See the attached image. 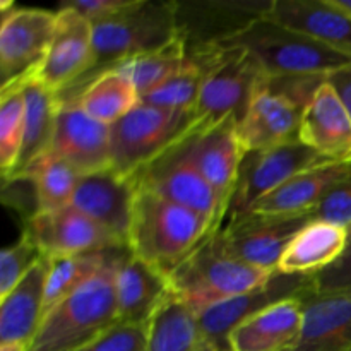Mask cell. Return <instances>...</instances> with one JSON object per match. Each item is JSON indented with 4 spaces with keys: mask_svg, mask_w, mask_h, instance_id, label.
Returning <instances> with one entry per match:
<instances>
[{
    "mask_svg": "<svg viewBox=\"0 0 351 351\" xmlns=\"http://www.w3.org/2000/svg\"><path fill=\"white\" fill-rule=\"evenodd\" d=\"M215 232L199 213L136 185L129 249L137 259L168 274Z\"/></svg>",
    "mask_w": 351,
    "mask_h": 351,
    "instance_id": "cell-1",
    "label": "cell"
},
{
    "mask_svg": "<svg viewBox=\"0 0 351 351\" xmlns=\"http://www.w3.org/2000/svg\"><path fill=\"white\" fill-rule=\"evenodd\" d=\"M130 254V249L120 254L55 305L43 317L29 351H79L119 324L115 280Z\"/></svg>",
    "mask_w": 351,
    "mask_h": 351,
    "instance_id": "cell-2",
    "label": "cell"
},
{
    "mask_svg": "<svg viewBox=\"0 0 351 351\" xmlns=\"http://www.w3.org/2000/svg\"><path fill=\"white\" fill-rule=\"evenodd\" d=\"M91 24L95 65L93 71L69 91L72 96L67 101H72L79 91L101 72L110 71L137 55L167 47L180 36L177 2L130 0L125 9ZM69 93L62 95L60 99L67 98Z\"/></svg>",
    "mask_w": 351,
    "mask_h": 351,
    "instance_id": "cell-3",
    "label": "cell"
},
{
    "mask_svg": "<svg viewBox=\"0 0 351 351\" xmlns=\"http://www.w3.org/2000/svg\"><path fill=\"white\" fill-rule=\"evenodd\" d=\"M219 230L168 273L175 298L195 315L219 302L261 287L276 273L235 259L223 245Z\"/></svg>",
    "mask_w": 351,
    "mask_h": 351,
    "instance_id": "cell-4",
    "label": "cell"
},
{
    "mask_svg": "<svg viewBox=\"0 0 351 351\" xmlns=\"http://www.w3.org/2000/svg\"><path fill=\"white\" fill-rule=\"evenodd\" d=\"M221 47H240L249 51L267 75H326L351 58L267 16L247 24Z\"/></svg>",
    "mask_w": 351,
    "mask_h": 351,
    "instance_id": "cell-5",
    "label": "cell"
},
{
    "mask_svg": "<svg viewBox=\"0 0 351 351\" xmlns=\"http://www.w3.org/2000/svg\"><path fill=\"white\" fill-rule=\"evenodd\" d=\"M187 53L197 55L206 67L194 112L197 125H211L225 119L242 122L267 75L259 62L240 47L211 45L187 50Z\"/></svg>",
    "mask_w": 351,
    "mask_h": 351,
    "instance_id": "cell-6",
    "label": "cell"
},
{
    "mask_svg": "<svg viewBox=\"0 0 351 351\" xmlns=\"http://www.w3.org/2000/svg\"><path fill=\"white\" fill-rule=\"evenodd\" d=\"M197 125L194 113L170 112L139 103L112 129V168L125 177L180 143Z\"/></svg>",
    "mask_w": 351,
    "mask_h": 351,
    "instance_id": "cell-7",
    "label": "cell"
},
{
    "mask_svg": "<svg viewBox=\"0 0 351 351\" xmlns=\"http://www.w3.org/2000/svg\"><path fill=\"white\" fill-rule=\"evenodd\" d=\"M0 93L23 88L36 79L57 24V12L34 7H16L12 2L0 3Z\"/></svg>",
    "mask_w": 351,
    "mask_h": 351,
    "instance_id": "cell-8",
    "label": "cell"
},
{
    "mask_svg": "<svg viewBox=\"0 0 351 351\" xmlns=\"http://www.w3.org/2000/svg\"><path fill=\"white\" fill-rule=\"evenodd\" d=\"M132 180L137 187L147 189L175 204L199 213L208 218L215 228L219 230L225 225L228 213L223 208L215 189L182 149V141L137 170L132 175Z\"/></svg>",
    "mask_w": 351,
    "mask_h": 351,
    "instance_id": "cell-9",
    "label": "cell"
},
{
    "mask_svg": "<svg viewBox=\"0 0 351 351\" xmlns=\"http://www.w3.org/2000/svg\"><path fill=\"white\" fill-rule=\"evenodd\" d=\"M326 163H331V160L300 141H291L266 151H247L240 165L239 182L230 204L228 218L245 215L259 199L291 177Z\"/></svg>",
    "mask_w": 351,
    "mask_h": 351,
    "instance_id": "cell-10",
    "label": "cell"
},
{
    "mask_svg": "<svg viewBox=\"0 0 351 351\" xmlns=\"http://www.w3.org/2000/svg\"><path fill=\"white\" fill-rule=\"evenodd\" d=\"M315 295L314 276L307 274H285L276 271L261 287L247 293L219 302L197 314L199 326L206 338L218 351H232L228 338L233 329L264 308L290 298H308Z\"/></svg>",
    "mask_w": 351,
    "mask_h": 351,
    "instance_id": "cell-11",
    "label": "cell"
},
{
    "mask_svg": "<svg viewBox=\"0 0 351 351\" xmlns=\"http://www.w3.org/2000/svg\"><path fill=\"white\" fill-rule=\"evenodd\" d=\"M308 221H312L311 215L266 216L245 213L226 219L219 235L225 249L235 259L274 273L287 247Z\"/></svg>",
    "mask_w": 351,
    "mask_h": 351,
    "instance_id": "cell-12",
    "label": "cell"
},
{
    "mask_svg": "<svg viewBox=\"0 0 351 351\" xmlns=\"http://www.w3.org/2000/svg\"><path fill=\"white\" fill-rule=\"evenodd\" d=\"M182 149L215 189L226 213H230L240 165L245 156L239 137V122L235 119H225L211 125H195L182 139Z\"/></svg>",
    "mask_w": 351,
    "mask_h": 351,
    "instance_id": "cell-13",
    "label": "cell"
},
{
    "mask_svg": "<svg viewBox=\"0 0 351 351\" xmlns=\"http://www.w3.org/2000/svg\"><path fill=\"white\" fill-rule=\"evenodd\" d=\"M95 65L93 24L72 9L58 7L50 50L36 79L58 96L74 89Z\"/></svg>",
    "mask_w": 351,
    "mask_h": 351,
    "instance_id": "cell-14",
    "label": "cell"
},
{
    "mask_svg": "<svg viewBox=\"0 0 351 351\" xmlns=\"http://www.w3.org/2000/svg\"><path fill=\"white\" fill-rule=\"evenodd\" d=\"M136 184L115 168L81 175L71 206L129 247Z\"/></svg>",
    "mask_w": 351,
    "mask_h": 351,
    "instance_id": "cell-15",
    "label": "cell"
},
{
    "mask_svg": "<svg viewBox=\"0 0 351 351\" xmlns=\"http://www.w3.org/2000/svg\"><path fill=\"white\" fill-rule=\"evenodd\" d=\"M24 232L29 233L48 259L127 247L72 206L53 213H38L24 225Z\"/></svg>",
    "mask_w": 351,
    "mask_h": 351,
    "instance_id": "cell-16",
    "label": "cell"
},
{
    "mask_svg": "<svg viewBox=\"0 0 351 351\" xmlns=\"http://www.w3.org/2000/svg\"><path fill=\"white\" fill-rule=\"evenodd\" d=\"M51 153L71 165L79 175L105 170L112 167V129L74 103H62Z\"/></svg>",
    "mask_w": 351,
    "mask_h": 351,
    "instance_id": "cell-17",
    "label": "cell"
},
{
    "mask_svg": "<svg viewBox=\"0 0 351 351\" xmlns=\"http://www.w3.org/2000/svg\"><path fill=\"white\" fill-rule=\"evenodd\" d=\"M269 7L271 2H177L178 27L187 50L211 47L266 16Z\"/></svg>",
    "mask_w": 351,
    "mask_h": 351,
    "instance_id": "cell-18",
    "label": "cell"
},
{
    "mask_svg": "<svg viewBox=\"0 0 351 351\" xmlns=\"http://www.w3.org/2000/svg\"><path fill=\"white\" fill-rule=\"evenodd\" d=\"M304 110V106L297 105L287 96L271 91L264 79L263 86L250 101L245 117L239 123V137L245 153L266 151L298 141Z\"/></svg>",
    "mask_w": 351,
    "mask_h": 351,
    "instance_id": "cell-19",
    "label": "cell"
},
{
    "mask_svg": "<svg viewBox=\"0 0 351 351\" xmlns=\"http://www.w3.org/2000/svg\"><path fill=\"white\" fill-rule=\"evenodd\" d=\"M266 16L351 58V14L336 0H273Z\"/></svg>",
    "mask_w": 351,
    "mask_h": 351,
    "instance_id": "cell-20",
    "label": "cell"
},
{
    "mask_svg": "<svg viewBox=\"0 0 351 351\" xmlns=\"http://www.w3.org/2000/svg\"><path fill=\"white\" fill-rule=\"evenodd\" d=\"M117 312L122 324L149 326L154 315L175 297L170 278L130 254L115 280Z\"/></svg>",
    "mask_w": 351,
    "mask_h": 351,
    "instance_id": "cell-21",
    "label": "cell"
},
{
    "mask_svg": "<svg viewBox=\"0 0 351 351\" xmlns=\"http://www.w3.org/2000/svg\"><path fill=\"white\" fill-rule=\"evenodd\" d=\"M298 141L331 161H351V117L326 79L304 110Z\"/></svg>",
    "mask_w": 351,
    "mask_h": 351,
    "instance_id": "cell-22",
    "label": "cell"
},
{
    "mask_svg": "<svg viewBox=\"0 0 351 351\" xmlns=\"http://www.w3.org/2000/svg\"><path fill=\"white\" fill-rule=\"evenodd\" d=\"M304 300H283L243 321L230 335V350L291 351L304 328Z\"/></svg>",
    "mask_w": 351,
    "mask_h": 351,
    "instance_id": "cell-23",
    "label": "cell"
},
{
    "mask_svg": "<svg viewBox=\"0 0 351 351\" xmlns=\"http://www.w3.org/2000/svg\"><path fill=\"white\" fill-rule=\"evenodd\" d=\"M50 259L43 257L14 290L0 298V343L31 346L45 315Z\"/></svg>",
    "mask_w": 351,
    "mask_h": 351,
    "instance_id": "cell-24",
    "label": "cell"
},
{
    "mask_svg": "<svg viewBox=\"0 0 351 351\" xmlns=\"http://www.w3.org/2000/svg\"><path fill=\"white\" fill-rule=\"evenodd\" d=\"M350 163L331 161L321 167L308 168L259 199L249 213L266 216L312 215L332 185L345 177Z\"/></svg>",
    "mask_w": 351,
    "mask_h": 351,
    "instance_id": "cell-25",
    "label": "cell"
},
{
    "mask_svg": "<svg viewBox=\"0 0 351 351\" xmlns=\"http://www.w3.org/2000/svg\"><path fill=\"white\" fill-rule=\"evenodd\" d=\"M291 351H351V293L304 300V328Z\"/></svg>",
    "mask_w": 351,
    "mask_h": 351,
    "instance_id": "cell-26",
    "label": "cell"
},
{
    "mask_svg": "<svg viewBox=\"0 0 351 351\" xmlns=\"http://www.w3.org/2000/svg\"><path fill=\"white\" fill-rule=\"evenodd\" d=\"M350 232L332 223L312 219L308 221L281 256L278 271L285 274L314 276L341 257L348 245Z\"/></svg>",
    "mask_w": 351,
    "mask_h": 351,
    "instance_id": "cell-27",
    "label": "cell"
},
{
    "mask_svg": "<svg viewBox=\"0 0 351 351\" xmlns=\"http://www.w3.org/2000/svg\"><path fill=\"white\" fill-rule=\"evenodd\" d=\"M24 93V137L19 160L16 168L3 180L17 177L34 161L51 151L55 127H57L60 96L41 84L38 79H31L23 86Z\"/></svg>",
    "mask_w": 351,
    "mask_h": 351,
    "instance_id": "cell-28",
    "label": "cell"
},
{
    "mask_svg": "<svg viewBox=\"0 0 351 351\" xmlns=\"http://www.w3.org/2000/svg\"><path fill=\"white\" fill-rule=\"evenodd\" d=\"M67 103H74L105 125H113L139 105L141 96L130 79L112 69L96 75Z\"/></svg>",
    "mask_w": 351,
    "mask_h": 351,
    "instance_id": "cell-29",
    "label": "cell"
},
{
    "mask_svg": "<svg viewBox=\"0 0 351 351\" xmlns=\"http://www.w3.org/2000/svg\"><path fill=\"white\" fill-rule=\"evenodd\" d=\"M146 351H218L199 326L197 317L178 298L160 308L149 324Z\"/></svg>",
    "mask_w": 351,
    "mask_h": 351,
    "instance_id": "cell-30",
    "label": "cell"
},
{
    "mask_svg": "<svg viewBox=\"0 0 351 351\" xmlns=\"http://www.w3.org/2000/svg\"><path fill=\"white\" fill-rule=\"evenodd\" d=\"M14 178H26L29 182L38 213H53L71 206L81 175L50 151Z\"/></svg>",
    "mask_w": 351,
    "mask_h": 351,
    "instance_id": "cell-31",
    "label": "cell"
},
{
    "mask_svg": "<svg viewBox=\"0 0 351 351\" xmlns=\"http://www.w3.org/2000/svg\"><path fill=\"white\" fill-rule=\"evenodd\" d=\"M125 250H129V247L50 259V271H48L47 290H45V315Z\"/></svg>",
    "mask_w": 351,
    "mask_h": 351,
    "instance_id": "cell-32",
    "label": "cell"
},
{
    "mask_svg": "<svg viewBox=\"0 0 351 351\" xmlns=\"http://www.w3.org/2000/svg\"><path fill=\"white\" fill-rule=\"evenodd\" d=\"M185 64H187V45L180 34L177 40L168 43L167 47L129 58V60L115 65L113 71H119L120 74L130 79V82L136 86L137 93L143 98L144 95L153 91L161 82L177 74Z\"/></svg>",
    "mask_w": 351,
    "mask_h": 351,
    "instance_id": "cell-33",
    "label": "cell"
},
{
    "mask_svg": "<svg viewBox=\"0 0 351 351\" xmlns=\"http://www.w3.org/2000/svg\"><path fill=\"white\" fill-rule=\"evenodd\" d=\"M204 74L206 67L201 58L197 55L187 53V64L177 74L144 95L141 103L170 112L194 113L201 96Z\"/></svg>",
    "mask_w": 351,
    "mask_h": 351,
    "instance_id": "cell-34",
    "label": "cell"
},
{
    "mask_svg": "<svg viewBox=\"0 0 351 351\" xmlns=\"http://www.w3.org/2000/svg\"><path fill=\"white\" fill-rule=\"evenodd\" d=\"M24 137L23 88L0 93V168L2 178L16 168Z\"/></svg>",
    "mask_w": 351,
    "mask_h": 351,
    "instance_id": "cell-35",
    "label": "cell"
},
{
    "mask_svg": "<svg viewBox=\"0 0 351 351\" xmlns=\"http://www.w3.org/2000/svg\"><path fill=\"white\" fill-rule=\"evenodd\" d=\"M43 257L29 233L23 230L19 239L12 245L5 247L0 256V298L14 290Z\"/></svg>",
    "mask_w": 351,
    "mask_h": 351,
    "instance_id": "cell-36",
    "label": "cell"
},
{
    "mask_svg": "<svg viewBox=\"0 0 351 351\" xmlns=\"http://www.w3.org/2000/svg\"><path fill=\"white\" fill-rule=\"evenodd\" d=\"M311 216L351 232V163L345 177L332 185Z\"/></svg>",
    "mask_w": 351,
    "mask_h": 351,
    "instance_id": "cell-37",
    "label": "cell"
},
{
    "mask_svg": "<svg viewBox=\"0 0 351 351\" xmlns=\"http://www.w3.org/2000/svg\"><path fill=\"white\" fill-rule=\"evenodd\" d=\"M147 338H149V326L119 322L110 331L79 351H146Z\"/></svg>",
    "mask_w": 351,
    "mask_h": 351,
    "instance_id": "cell-38",
    "label": "cell"
},
{
    "mask_svg": "<svg viewBox=\"0 0 351 351\" xmlns=\"http://www.w3.org/2000/svg\"><path fill=\"white\" fill-rule=\"evenodd\" d=\"M315 295L351 293V232L345 252L336 263L314 274Z\"/></svg>",
    "mask_w": 351,
    "mask_h": 351,
    "instance_id": "cell-39",
    "label": "cell"
},
{
    "mask_svg": "<svg viewBox=\"0 0 351 351\" xmlns=\"http://www.w3.org/2000/svg\"><path fill=\"white\" fill-rule=\"evenodd\" d=\"M129 3L130 0H67V2H62L60 7L75 10L82 17L95 23V21L125 9Z\"/></svg>",
    "mask_w": 351,
    "mask_h": 351,
    "instance_id": "cell-40",
    "label": "cell"
},
{
    "mask_svg": "<svg viewBox=\"0 0 351 351\" xmlns=\"http://www.w3.org/2000/svg\"><path fill=\"white\" fill-rule=\"evenodd\" d=\"M326 82L332 88L338 99L351 117V64L343 65L336 71L326 74Z\"/></svg>",
    "mask_w": 351,
    "mask_h": 351,
    "instance_id": "cell-41",
    "label": "cell"
},
{
    "mask_svg": "<svg viewBox=\"0 0 351 351\" xmlns=\"http://www.w3.org/2000/svg\"><path fill=\"white\" fill-rule=\"evenodd\" d=\"M336 3H338L341 9H345L346 12L351 14V0H336Z\"/></svg>",
    "mask_w": 351,
    "mask_h": 351,
    "instance_id": "cell-42",
    "label": "cell"
}]
</instances>
